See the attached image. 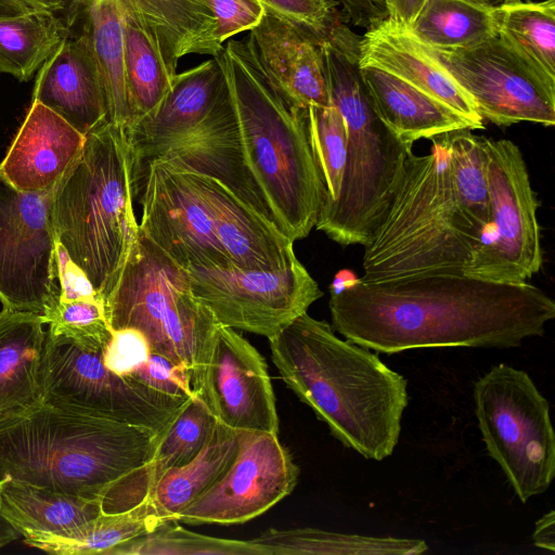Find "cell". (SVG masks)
I'll list each match as a JSON object with an SVG mask.
<instances>
[{"mask_svg":"<svg viewBox=\"0 0 555 555\" xmlns=\"http://www.w3.org/2000/svg\"><path fill=\"white\" fill-rule=\"evenodd\" d=\"M332 327L382 353L422 348L507 349L542 336L555 302L539 287L464 274H429L330 287Z\"/></svg>","mask_w":555,"mask_h":555,"instance_id":"6da1fadb","label":"cell"},{"mask_svg":"<svg viewBox=\"0 0 555 555\" xmlns=\"http://www.w3.org/2000/svg\"><path fill=\"white\" fill-rule=\"evenodd\" d=\"M410 151L362 260L364 282L463 274L490 223L486 138L459 129Z\"/></svg>","mask_w":555,"mask_h":555,"instance_id":"7a4b0ae2","label":"cell"},{"mask_svg":"<svg viewBox=\"0 0 555 555\" xmlns=\"http://www.w3.org/2000/svg\"><path fill=\"white\" fill-rule=\"evenodd\" d=\"M159 433L42 403L0 423V480L100 501L128 511L152 493L149 462Z\"/></svg>","mask_w":555,"mask_h":555,"instance_id":"3957f363","label":"cell"},{"mask_svg":"<svg viewBox=\"0 0 555 555\" xmlns=\"http://www.w3.org/2000/svg\"><path fill=\"white\" fill-rule=\"evenodd\" d=\"M268 339L285 385L339 442L367 460L393 453L409 403L403 375L308 312Z\"/></svg>","mask_w":555,"mask_h":555,"instance_id":"277c9868","label":"cell"},{"mask_svg":"<svg viewBox=\"0 0 555 555\" xmlns=\"http://www.w3.org/2000/svg\"><path fill=\"white\" fill-rule=\"evenodd\" d=\"M219 57L233 102L244 165L293 242L315 227L325 189L310 144L307 108L289 103L270 82L246 39L228 40Z\"/></svg>","mask_w":555,"mask_h":555,"instance_id":"5b68a950","label":"cell"},{"mask_svg":"<svg viewBox=\"0 0 555 555\" xmlns=\"http://www.w3.org/2000/svg\"><path fill=\"white\" fill-rule=\"evenodd\" d=\"M359 40L336 23L321 41L331 103L346 126L347 156L338 197L322 206L315 228L340 245L365 246L388 209L412 145L377 115L360 69Z\"/></svg>","mask_w":555,"mask_h":555,"instance_id":"8992f818","label":"cell"},{"mask_svg":"<svg viewBox=\"0 0 555 555\" xmlns=\"http://www.w3.org/2000/svg\"><path fill=\"white\" fill-rule=\"evenodd\" d=\"M132 150L126 130L104 122L53 190L56 241L104 299L138 237Z\"/></svg>","mask_w":555,"mask_h":555,"instance_id":"52a82bcc","label":"cell"},{"mask_svg":"<svg viewBox=\"0 0 555 555\" xmlns=\"http://www.w3.org/2000/svg\"><path fill=\"white\" fill-rule=\"evenodd\" d=\"M104 309L112 330L141 332L153 351L188 372L195 395H199L220 324L194 296L188 270L141 230L104 299Z\"/></svg>","mask_w":555,"mask_h":555,"instance_id":"ba28073f","label":"cell"},{"mask_svg":"<svg viewBox=\"0 0 555 555\" xmlns=\"http://www.w3.org/2000/svg\"><path fill=\"white\" fill-rule=\"evenodd\" d=\"M475 414L489 455L517 498L544 493L555 476L550 404L524 370L500 363L474 384Z\"/></svg>","mask_w":555,"mask_h":555,"instance_id":"9c48e42d","label":"cell"},{"mask_svg":"<svg viewBox=\"0 0 555 555\" xmlns=\"http://www.w3.org/2000/svg\"><path fill=\"white\" fill-rule=\"evenodd\" d=\"M490 223L463 274L496 283H522L543 263L539 203L520 149L486 138Z\"/></svg>","mask_w":555,"mask_h":555,"instance_id":"30bf717a","label":"cell"},{"mask_svg":"<svg viewBox=\"0 0 555 555\" xmlns=\"http://www.w3.org/2000/svg\"><path fill=\"white\" fill-rule=\"evenodd\" d=\"M102 348L47 331L41 370L43 403L160 433L188 400L156 392L111 371Z\"/></svg>","mask_w":555,"mask_h":555,"instance_id":"8fae6325","label":"cell"},{"mask_svg":"<svg viewBox=\"0 0 555 555\" xmlns=\"http://www.w3.org/2000/svg\"><path fill=\"white\" fill-rule=\"evenodd\" d=\"M186 270L194 296L220 325L267 338L323 296L298 259L276 270L244 269L233 262Z\"/></svg>","mask_w":555,"mask_h":555,"instance_id":"7c38bea8","label":"cell"},{"mask_svg":"<svg viewBox=\"0 0 555 555\" xmlns=\"http://www.w3.org/2000/svg\"><path fill=\"white\" fill-rule=\"evenodd\" d=\"M52 196L53 191H20L0 171V300L3 308L46 318L59 300Z\"/></svg>","mask_w":555,"mask_h":555,"instance_id":"4fadbf2b","label":"cell"},{"mask_svg":"<svg viewBox=\"0 0 555 555\" xmlns=\"http://www.w3.org/2000/svg\"><path fill=\"white\" fill-rule=\"evenodd\" d=\"M429 50L469 95L482 119L496 126L520 121L554 126L555 78L498 35L467 49Z\"/></svg>","mask_w":555,"mask_h":555,"instance_id":"5bb4252c","label":"cell"},{"mask_svg":"<svg viewBox=\"0 0 555 555\" xmlns=\"http://www.w3.org/2000/svg\"><path fill=\"white\" fill-rule=\"evenodd\" d=\"M237 454L225 473L179 516L186 525L246 522L295 489L299 467L278 435L237 431Z\"/></svg>","mask_w":555,"mask_h":555,"instance_id":"9a60e30c","label":"cell"},{"mask_svg":"<svg viewBox=\"0 0 555 555\" xmlns=\"http://www.w3.org/2000/svg\"><path fill=\"white\" fill-rule=\"evenodd\" d=\"M134 178L137 192L143 183L140 230L159 249L185 269L232 262L186 170L153 159Z\"/></svg>","mask_w":555,"mask_h":555,"instance_id":"2e32d148","label":"cell"},{"mask_svg":"<svg viewBox=\"0 0 555 555\" xmlns=\"http://www.w3.org/2000/svg\"><path fill=\"white\" fill-rule=\"evenodd\" d=\"M199 396L216 420L229 428L279 435L267 362L236 330L217 328Z\"/></svg>","mask_w":555,"mask_h":555,"instance_id":"e0dca14e","label":"cell"},{"mask_svg":"<svg viewBox=\"0 0 555 555\" xmlns=\"http://www.w3.org/2000/svg\"><path fill=\"white\" fill-rule=\"evenodd\" d=\"M322 38L264 12L247 46L275 89L293 105L330 106Z\"/></svg>","mask_w":555,"mask_h":555,"instance_id":"ac0fdd59","label":"cell"},{"mask_svg":"<svg viewBox=\"0 0 555 555\" xmlns=\"http://www.w3.org/2000/svg\"><path fill=\"white\" fill-rule=\"evenodd\" d=\"M31 101L50 108L85 135L106 122L100 69L86 33L70 30L39 68Z\"/></svg>","mask_w":555,"mask_h":555,"instance_id":"d6986e66","label":"cell"},{"mask_svg":"<svg viewBox=\"0 0 555 555\" xmlns=\"http://www.w3.org/2000/svg\"><path fill=\"white\" fill-rule=\"evenodd\" d=\"M186 171L207 207L220 244L234 264L244 269L276 270L298 259L294 242L221 181Z\"/></svg>","mask_w":555,"mask_h":555,"instance_id":"ffe728a7","label":"cell"},{"mask_svg":"<svg viewBox=\"0 0 555 555\" xmlns=\"http://www.w3.org/2000/svg\"><path fill=\"white\" fill-rule=\"evenodd\" d=\"M86 135L60 115L31 101L0 171L23 192H52L80 154Z\"/></svg>","mask_w":555,"mask_h":555,"instance_id":"44dd1931","label":"cell"},{"mask_svg":"<svg viewBox=\"0 0 555 555\" xmlns=\"http://www.w3.org/2000/svg\"><path fill=\"white\" fill-rule=\"evenodd\" d=\"M359 55L361 65H374L396 75L454 109L476 129H483V119L469 95L406 28L387 18L367 29L359 40Z\"/></svg>","mask_w":555,"mask_h":555,"instance_id":"7402d4cb","label":"cell"},{"mask_svg":"<svg viewBox=\"0 0 555 555\" xmlns=\"http://www.w3.org/2000/svg\"><path fill=\"white\" fill-rule=\"evenodd\" d=\"M44 324L46 318L39 314L0 311V423L43 403Z\"/></svg>","mask_w":555,"mask_h":555,"instance_id":"603a6c76","label":"cell"},{"mask_svg":"<svg viewBox=\"0 0 555 555\" xmlns=\"http://www.w3.org/2000/svg\"><path fill=\"white\" fill-rule=\"evenodd\" d=\"M362 77L375 111L384 124L404 144L459 130H476L454 109L374 65L360 64Z\"/></svg>","mask_w":555,"mask_h":555,"instance_id":"cb8c5ba5","label":"cell"},{"mask_svg":"<svg viewBox=\"0 0 555 555\" xmlns=\"http://www.w3.org/2000/svg\"><path fill=\"white\" fill-rule=\"evenodd\" d=\"M228 90L217 55L175 76L158 107L126 130L131 146L167 140L198 126Z\"/></svg>","mask_w":555,"mask_h":555,"instance_id":"d4e9b609","label":"cell"},{"mask_svg":"<svg viewBox=\"0 0 555 555\" xmlns=\"http://www.w3.org/2000/svg\"><path fill=\"white\" fill-rule=\"evenodd\" d=\"M68 26H80L98 61L106 122L127 130L132 124L124 66V22L119 0H68Z\"/></svg>","mask_w":555,"mask_h":555,"instance_id":"484cf974","label":"cell"},{"mask_svg":"<svg viewBox=\"0 0 555 555\" xmlns=\"http://www.w3.org/2000/svg\"><path fill=\"white\" fill-rule=\"evenodd\" d=\"M119 3L124 22L125 77L132 126L158 107L177 75V65L169 61L157 34L134 3L131 0H119Z\"/></svg>","mask_w":555,"mask_h":555,"instance_id":"4316f807","label":"cell"},{"mask_svg":"<svg viewBox=\"0 0 555 555\" xmlns=\"http://www.w3.org/2000/svg\"><path fill=\"white\" fill-rule=\"evenodd\" d=\"M0 514L23 538L63 535L96 518L100 501L14 478L0 480Z\"/></svg>","mask_w":555,"mask_h":555,"instance_id":"83f0119b","label":"cell"},{"mask_svg":"<svg viewBox=\"0 0 555 555\" xmlns=\"http://www.w3.org/2000/svg\"><path fill=\"white\" fill-rule=\"evenodd\" d=\"M237 449V431L216 420L199 453L186 464L165 472L154 485L151 498L159 515L166 521H178V516L231 466Z\"/></svg>","mask_w":555,"mask_h":555,"instance_id":"f1b7e54d","label":"cell"},{"mask_svg":"<svg viewBox=\"0 0 555 555\" xmlns=\"http://www.w3.org/2000/svg\"><path fill=\"white\" fill-rule=\"evenodd\" d=\"M163 522L166 520L150 498L125 512L100 514L69 533L35 535L24 538V542L57 555H108L113 548L153 531Z\"/></svg>","mask_w":555,"mask_h":555,"instance_id":"f546056e","label":"cell"},{"mask_svg":"<svg viewBox=\"0 0 555 555\" xmlns=\"http://www.w3.org/2000/svg\"><path fill=\"white\" fill-rule=\"evenodd\" d=\"M253 541L270 555H418L424 540L341 533L317 528L269 529Z\"/></svg>","mask_w":555,"mask_h":555,"instance_id":"4dcf8cb0","label":"cell"},{"mask_svg":"<svg viewBox=\"0 0 555 555\" xmlns=\"http://www.w3.org/2000/svg\"><path fill=\"white\" fill-rule=\"evenodd\" d=\"M157 34L169 61L189 54L217 55L216 20L203 0H131Z\"/></svg>","mask_w":555,"mask_h":555,"instance_id":"1f68e13d","label":"cell"},{"mask_svg":"<svg viewBox=\"0 0 555 555\" xmlns=\"http://www.w3.org/2000/svg\"><path fill=\"white\" fill-rule=\"evenodd\" d=\"M70 35L64 11L36 10L0 21V74L28 81Z\"/></svg>","mask_w":555,"mask_h":555,"instance_id":"d6a6232c","label":"cell"},{"mask_svg":"<svg viewBox=\"0 0 555 555\" xmlns=\"http://www.w3.org/2000/svg\"><path fill=\"white\" fill-rule=\"evenodd\" d=\"M406 29L438 51L472 48L496 36L493 10L472 0H427Z\"/></svg>","mask_w":555,"mask_h":555,"instance_id":"836d02e7","label":"cell"},{"mask_svg":"<svg viewBox=\"0 0 555 555\" xmlns=\"http://www.w3.org/2000/svg\"><path fill=\"white\" fill-rule=\"evenodd\" d=\"M496 35L555 78V0L520 2L493 10Z\"/></svg>","mask_w":555,"mask_h":555,"instance_id":"e575fe53","label":"cell"},{"mask_svg":"<svg viewBox=\"0 0 555 555\" xmlns=\"http://www.w3.org/2000/svg\"><path fill=\"white\" fill-rule=\"evenodd\" d=\"M215 423V415L199 395L193 396L184 403L159 433L149 462L152 487L165 472L186 464L199 453Z\"/></svg>","mask_w":555,"mask_h":555,"instance_id":"d590c367","label":"cell"},{"mask_svg":"<svg viewBox=\"0 0 555 555\" xmlns=\"http://www.w3.org/2000/svg\"><path fill=\"white\" fill-rule=\"evenodd\" d=\"M270 555L253 540L216 538L180 526L171 520L153 531L130 540L108 555Z\"/></svg>","mask_w":555,"mask_h":555,"instance_id":"8d00e7d4","label":"cell"},{"mask_svg":"<svg viewBox=\"0 0 555 555\" xmlns=\"http://www.w3.org/2000/svg\"><path fill=\"white\" fill-rule=\"evenodd\" d=\"M307 122L311 149L325 189L324 206L335 202L340 192L347 156L346 126L333 104L309 106Z\"/></svg>","mask_w":555,"mask_h":555,"instance_id":"74e56055","label":"cell"},{"mask_svg":"<svg viewBox=\"0 0 555 555\" xmlns=\"http://www.w3.org/2000/svg\"><path fill=\"white\" fill-rule=\"evenodd\" d=\"M46 320L49 333L68 337L85 347L101 348L112 335L101 296L57 300Z\"/></svg>","mask_w":555,"mask_h":555,"instance_id":"f35d334b","label":"cell"},{"mask_svg":"<svg viewBox=\"0 0 555 555\" xmlns=\"http://www.w3.org/2000/svg\"><path fill=\"white\" fill-rule=\"evenodd\" d=\"M264 12L324 38L338 22L334 0H257Z\"/></svg>","mask_w":555,"mask_h":555,"instance_id":"ab89813d","label":"cell"},{"mask_svg":"<svg viewBox=\"0 0 555 555\" xmlns=\"http://www.w3.org/2000/svg\"><path fill=\"white\" fill-rule=\"evenodd\" d=\"M216 20V40L223 46L231 37L250 30L264 10L257 0H203Z\"/></svg>","mask_w":555,"mask_h":555,"instance_id":"60d3db41","label":"cell"},{"mask_svg":"<svg viewBox=\"0 0 555 555\" xmlns=\"http://www.w3.org/2000/svg\"><path fill=\"white\" fill-rule=\"evenodd\" d=\"M55 262L60 283L59 300H74L100 296L85 272L74 263L67 251L57 241Z\"/></svg>","mask_w":555,"mask_h":555,"instance_id":"b9f144b4","label":"cell"},{"mask_svg":"<svg viewBox=\"0 0 555 555\" xmlns=\"http://www.w3.org/2000/svg\"><path fill=\"white\" fill-rule=\"evenodd\" d=\"M349 21L370 29L388 18L385 0H338Z\"/></svg>","mask_w":555,"mask_h":555,"instance_id":"7bdbcfd3","label":"cell"},{"mask_svg":"<svg viewBox=\"0 0 555 555\" xmlns=\"http://www.w3.org/2000/svg\"><path fill=\"white\" fill-rule=\"evenodd\" d=\"M427 0H387L388 20L409 28Z\"/></svg>","mask_w":555,"mask_h":555,"instance_id":"ee69618b","label":"cell"},{"mask_svg":"<svg viewBox=\"0 0 555 555\" xmlns=\"http://www.w3.org/2000/svg\"><path fill=\"white\" fill-rule=\"evenodd\" d=\"M533 544L542 550L555 551V512L550 511L535 521Z\"/></svg>","mask_w":555,"mask_h":555,"instance_id":"f6af8a7d","label":"cell"},{"mask_svg":"<svg viewBox=\"0 0 555 555\" xmlns=\"http://www.w3.org/2000/svg\"><path fill=\"white\" fill-rule=\"evenodd\" d=\"M40 8L26 0H0V21L22 16Z\"/></svg>","mask_w":555,"mask_h":555,"instance_id":"bcb514c9","label":"cell"},{"mask_svg":"<svg viewBox=\"0 0 555 555\" xmlns=\"http://www.w3.org/2000/svg\"><path fill=\"white\" fill-rule=\"evenodd\" d=\"M20 537V532L0 514V548Z\"/></svg>","mask_w":555,"mask_h":555,"instance_id":"7dc6e473","label":"cell"},{"mask_svg":"<svg viewBox=\"0 0 555 555\" xmlns=\"http://www.w3.org/2000/svg\"><path fill=\"white\" fill-rule=\"evenodd\" d=\"M34 5L51 11H64L68 0H26Z\"/></svg>","mask_w":555,"mask_h":555,"instance_id":"c3c4849f","label":"cell"},{"mask_svg":"<svg viewBox=\"0 0 555 555\" xmlns=\"http://www.w3.org/2000/svg\"><path fill=\"white\" fill-rule=\"evenodd\" d=\"M476 3H479L488 9L494 10L502 5L516 2L518 0H472Z\"/></svg>","mask_w":555,"mask_h":555,"instance_id":"681fc988","label":"cell"},{"mask_svg":"<svg viewBox=\"0 0 555 555\" xmlns=\"http://www.w3.org/2000/svg\"><path fill=\"white\" fill-rule=\"evenodd\" d=\"M385 1H386V3H387V0H385Z\"/></svg>","mask_w":555,"mask_h":555,"instance_id":"f907efd6","label":"cell"}]
</instances>
